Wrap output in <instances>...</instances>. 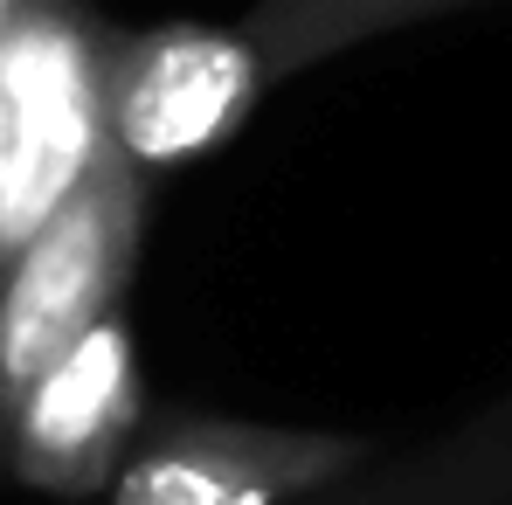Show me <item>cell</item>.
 I'll use <instances>...</instances> for the list:
<instances>
[{
  "mask_svg": "<svg viewBox=\"0 0 512 505\" xmlns=\"http://www.w3.org/2000/svg\"><path fill=\"white\" fill-rule=\"evenodd\" d=\"M0 84L14 104V187L0 208V250L35 243L63 201L97 173V146L111 132L104 84L70 21H14L0 35Z\"/></svg>",
  "mask_w": 512,
  "mask_h": 505,
  "instance_id": "1",
  "label": "cell"
},
{
  "mask_svg": "<svg viewBox=\"0 0 512 505\" xmlns=\"http://www.w3.org/2000/svg\"><path fill=\"white\" fill-rule=\"evenodd\" d=\"M132 243V201L97 167L63 201V215L14 250L7 291H0V388L28 395L90 326H104V305L125 277Z\"/></svg>",
  "mask_w": 512,
  "mask_h": 505,
  "instance_id": "2",
  "label": "cell"
},
{
  "mask_svg": "<svg viewBox=\"0 0 512 505\" xmlns=\"http://www.w3.org/2000/svg\"><path fill=\"white\" fill-rule=\"evenodd\" d=\"M256 90H263V63L243 35L167 28L125 56V70L104 90V111L132 167H180L243 125Z\"/></svg>",
  "mask_w": 512,
  "mask_h": 505,
  "instance_id": "3",
  "label": "cell"
},
{
  "mask_svg": "<svg viewBox=\"0 0 512 505\" xmlns=\"http://www.w3.org/2000/svg\"><path fill=\"white\" fill-rule=\"evenodd\" d=\"M340 436H270V429H187L118 471L111 505H277L291 485L340 471Z\"/></svg>",
  "mask_w": 512,
  "mask_h": 505,
  "instance_id": "4",
  "label": "cell"
},
{
  "mask_svg": "<svg viewBox=\"0 0 512 505\" xmlns=\"http://www.w3.org/2000/svg\"><path fill=\"white\" fill-rule=\"evenodd\" d=\"M132 409H139L132 333L118 319H104L21 395V450L49 478H84L90 464L125 436Z\"/></svg>",
  "mask_w": 512,
  "mask_h": 505,
  "instance_id": "5",
  "label": "cell"
},
{
  "mask_svg": "<svg viewBox=\"0 0 512 505\" xmlns=\"http://www.w3.org/2000/svg\"><path fill=\"white\" fill-rule=\"evenodd\" d=\"M7 187H14V104L0 84V208H7Z\"/></svg>",
  "mask_w": 512,
  "mask_h": 505,
  "instance_id": "6",
  "label": "cell"
},
{
  "mask_svg": "<svg viewBox=\"0 0 512 505\" xmlns=\"http://www.w3.org/2000/svg\"><path fill=\"white\" fill-rule=\"evenodd\" d=\"M346 7H381V0H346Z\"/></svg>",
  "mask_w": 512,
  "mask_h": 505,
  "instance_id": "7",
  "label": "cell"
},
{
  "mask_svg": "<svg viewBox=\"0 0 512 505\" xmlns=\"http://www.w3.org/2000/svg\"><path fill=\"white\" fill-rule=\"evenodd\" d=\"M0 35H7V0H0Z\"/></svg>",
  "mask_w": 512,
  "mask_h": 505,
  "instance_id": "8",
  "label": "cell"
}]
</instances>
